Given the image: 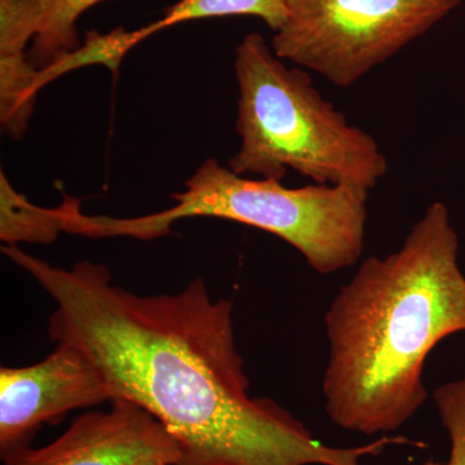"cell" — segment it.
<instances>
[{
  "instance_id": "6da1fadb",
  "label": "cell",
  "mask_w": 465,
  "mask_h": 465,
  "mask_svg": "<svg viewBox=\"0 0 465 465\" xmlns=\"http://www.w3.org/2000/svg\"><path fill=\"white\" fill-rule=\"evenodd\" d=\"M2 251L54 300L52 341L91 358L112 402L154 416L179 443L180 465H365L379 454L376 442L324 445L274 401L251 397L232 302L211 298L201 278L173 295H137L103 264L66 269L16 244Z\"/></svg>"
},
{
  "instance_id": "7a4b0ae2",
  "label": "cell",
  "mask_w": 465,
  "mask_h": 465,
  "mask_svg": "<svg viewBox=\"0 0 465 465\" xmlns=\"http://www.w3.org/2000/svg\"><path fill=\"white\" fill-rule=\"evenodd\" d=\"M329 357L324 410L349 432H396L428 399L433 349L465 332V275L448 207L434 202L402 246L371 256L339 290L324 316Z\"/></svg>"
},
{
  "instance_id": "3957f363",
  "label": "cell",
  "mask_w": 465,
  "mask_h": 465,
  "mask_svg": "<svg viewBox=\"0 0 465 465\" xmlns=\"http://www.w3.org/2000/svg\"><path fill=\"white\" fill-rule=\"evenodd\" d=\"M241 146L228 167L282 182L295 171L316 183L370 192L390 163L371 134L351 124L302 67H290L259 33L235 48Z\"/></svg>"
},
{
  "instance_id": "277c9868",
  "label": "cell",
  "mask_w": 465,
  "mask_h": 465,
  "mask_svg": "<svg viewBox=\"0 0 465 465\" xmlns=\"http://www.w3.org/2000/svg\"><path fill=\"white\" fill-rule=\"evenodd\" d=\"M183 185L185 191L171 194L173 207L150 215L91 216L76 211L73 234L149 241L170 234L180 220L215 217L271 232L322 275L356 265L365 249L369 192L316 183L286 188L278 180L242 176L213 158Z\"/></svg>"
},
{
  "instance_id": "5b68a950",
  "label": "cell",
  "mask_w": 465,
  "mask_h": 465,
  "mask_svg": "<svg viewBox=\"0 0 465 465\" xmlns=\"http://www.w3.org/2000/svg\"><path fill=\"white\" fill-rule=\"evenodd\" d=\"M464 0H287L278 57L351 87L396 56Z\"/></svg>"
},
{
  "instance_id": "8992f818",
  "label": "cell",
  "mask_w": 465,
  "mask_h": 465,
  "mask_svg": "<svg viewBox=\"0 0 465 465\" xmlns=\"http://www.w3.org/2000/svg\"><path fill=\"white\" fill-rule=\"evenodd\" d=\"M112 402L105 379L91 358L70 342H56L45 360L0 369V457L30 446L36 430L67 412Z\"/></svg>"
},
{
  "instance_id": "52a82bcc",
  "label": "cell",
  "mask_w": 465,
  "mask_h": 465,
  "mask_svg": "<svg viewBox=\"0 0 465 465\" xmlns=\"http://www.w3.org/2000/svg\"><path fill=\"white\" fill-rule=\"evenodd\" d=\"M2 460L3 465H180L182 450L154 416L127 401H114L106 411L76 418L47 446H26Z\"/></svg>"
},
{
  "instance_id": "ba28073f",
  "label": "cell",
  "mask_w": 465,
  "mask_h": 465,
  "mask_svg": "<svg viewBox=\"0 0 465 465\" xmlns=\"http://www.w3.org/2000/svg\"><path fill=\"white\" fill-rule=\"evenodd\" d=\"M103 0H0V94L20 100L38 70L81 47L78 21Z\"/></svg>"
},
{
  "instance_id": "9c48e42d",
  "label": "cell",
  "mask_w": 465,
  "mask_h": 465,
  "mask_svg": "<svg viewBox=\"0 0 465 465\" xmlns=\"http://www.w3.org/2000/svg\"><path fill=\"white\" fill-rule=\"evenodd\" d=\"M226 16L258 17L275 33L286 21L287 0H180L167 9L161 20L148 26L130 33L124 29H115L116 48L124 56L143 39L167 27L203 18Z\"/></svg>"
},
{
  "instance_id": "30bf717a",
  "label": "cell",
  "mask_w": 465,
  "mask_h": 465,
  "mask_svg": "<svg viewBox=\"0 0 465 465\" xmlns=\"http://www.w3.org/2000/svg\"><path fill=\"white\" fill-rule=\"evenodd\" d=\"M2 195V226L0 238L7 244L18 242L50 243L58 232L52 220L50 208L34 206L23 195L18 194L5 174L0 176Z\"/></svg>"
},
{
  "instance_id": "8fae6325",
  "label": "cell",
  "mask_w": 465,
  "mask_h": 465,
  "mask_svg": "<svg viewBox=\"0 0 465 465\" xmlns=\"http://www.w3.org/2000/svg\"><path fill=\"white\" fill-rule=\"evenodd\" d=\"M433 401L450 440L446 465H465V375L437 388Z\"/></svg>"
}]
</instances>
